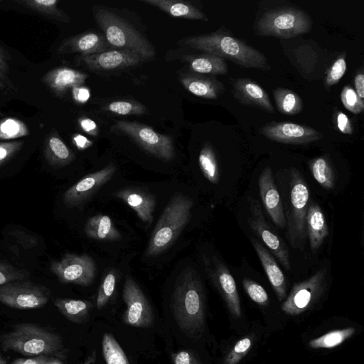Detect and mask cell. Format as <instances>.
I'll use <instances>...</instances> for the list:
<instances>
[{
	"mask_svg": "<svg viewBox=\"0 0 364 364\" xmlns=\"http://www.w3.org/2000/svg\"><path fill=\"white\" fill-rule=\"evenodd\" d=\"M142 2L156 6L171 16L207 21V16L198 9L186 1L178 0H141Z\"/></svg>",
	"mask_w": 364,
	"mask_h": 364,
	"instance_id": "4316f807",
	"label": "cell"
},
{
	"mask_svg": "<svg viewBox=\"0 0 364 364\" xmlns=\"http://www.w3.org/2000/svg\"><path fill=\"white\" fill-rule=\"evenodd\" d=\"M72 94L75 101L78 103L86 102L90 96L89 90L82 85L73 87Z\"/></svg>",
	"mask_w": 364,
	"mask_h": 364,
	"instance_id": "816d5d0a",
	"label": "cell"
},
{
	"mask_svg": "<svg viewBox=\"0 0 364 364\" xmlns=\"http://www.w3.org/2000/svg\"><path fill=\"white\" fill-rule=\"evenodd\" d=\"M122 298L126 304L122 319L126 324L134 327L146 328L153 323L151 307L141 288L129 277H126Z\"/></svg>",
	"mask_w": 364,
	"mask_h": 364,
	"instance_id": "4fadbf2b",
	"label": "cell"
},
{
	"mask_svg": "<svg viewBox=\"0 0 364 364\" xmlns=\"http://www.w3.org/2000/svg\"><path fill=\"white\" fill-rule=\"evenodd\" d=\"M309 191L301 173L291 169L290 211L288 213L287 238L294 248L302 249L306 237V218Z\"/></svg>",
	"mask_w": 364,
	"mask_h": 364,
	"instance_id": "52a82bcc",
	"label": "cell"
},
{
	"mask_svg": "<svg viewBox=\"0 0 364 364\" xmlns=\"http://www.w3.org/2000/svg\"><path fill=\"white\" fill-rule=\"evenodd\" d=\"M206 272L223 296L229 311L236 318L242 315L239 294L235 281L227 266L215 257H203Z\"/></svg>",
	"mask_w": 364,
	"mask_h": 364,
	"instance_id": "5bb4252c",
	"label": "cell"
},
{
	"mask_svg": "<svg viewBox=\"0 0 364 364\" xmlns=\"http://www.w3.org/2000/svg\"><path fill=\"white\" fill-rule=\"evenodd\" d=\"M118 274L117 270L109 269L100 286L96 305L98 309H102L112 296L117 284Z\"/></svg>",
	"mask_w": 364,
	"mask_h": 364,
	"instance_id": "74e56055",
	"label": "cell"
},
{
	"mask_svg": "<svg viewBox=\"0 0 364 364\" xmlns=\"http://www.w3.org/2000/svg\"><path fill=\"white\" fill-rule=\"evenodd\" d=\"M259 194L264 207L273 223L284 228L287 225L280 195L274 183L272 168L265 167L259 177Z\"/></svg>",
	"mask_w": 364,
	"mask_h": 364,
	"instance_id": "ac0fdd59",
	"label": "cell"
},
{
	"mask_svg": "<svg viewBox=\"0 0 364 364\" xmlns=\"http://www.w3.org/2000/svg\"><path fill=\"white\" fill-rule=\"evenodd\" d=\"M50 271L62 283L90 286L95 279L96 264L87 254L67 253L60 260L53 261Z\"/></svg>",
	"mask_w": 364,
	"mask_h": 364,
	"instance_id": "8fae6325",
	"label": "cell"
},
{
	"mask_svg": "<svg viewBox=\"0 0 364 364\" xmlns=\"http://www.w3.org/2000/svg\"><path fill=\"white\" fill-rule=\"evenodd\" d=\"M327 272V269L323 267L309 279L294 284L282 305L283 311L296 316L311 307L324 291Z\"/></svg>",
	"mask_w": 364,
	"mask_h": 364,
	"instance_id": "30bf717a",
	"label": "cell"
},
{
	"mask_svg": "<svg viewBox=\"0 0 364 364\" xmlns=\"http://www.w3.org/2000/svg\"><path fill=\"white\" fill-rule=\"evenodd\" d=\"M112 129L127 135L145 151L160 159L170 161L176 156L171 138L156 132L147 124L120 120Z\"/></svg>",
	"mask_w": 364,
	"mask_h": 364,
	"instance_id": "ba28073f",
	"label": "cell"
},
{
	"mask_svg": "<svg viewBox=\"0 0 364 364\" xmlns=\"http://www.w3.org/2000/svg\"><path fill=\"white\" fill-rule=\"evenodd\" d=\"M85 232L88 237L97 240L116 241L121 238V234L114 226L112 219L102 214L87 219Z\"/></svg>",
	"mask_w": 364,
	"mask_h": 364,
	"instance_id": "83f0119b",
	"label": "cell"
},
{
	"mask_svg": "<svg viewBox=\"0 0 364 364\" xmlns=\"http://www.w3.org/2000/svg\"><path fill=\"white\" fill-rule=\"evenodd\" d=\"M107 110L120 115L143 114L147 111L142 104L131 100H117L109 103Z\"/></svg>",
	"mask_w": 364,
	"mask_h": 364,
	"instance_id": "f35d334b",
	"label": "cell"
},
{
	"mask_svg": "<svg viewBox=\"0 0 364 364\" xmlns=\"http://www.w3.org/2000/svg\"><path fill=\"white\" fill-rule=\"evenodd\" d=\"M18 3L48 18L63 22L70 21L69 16L58 8V0H25Z\"/></svg>",
	"mask_w": 364,
	"mask_h": 364,
	"instance_id": "d6a6232c",
	"label": "cell"
},
{
	"mask_svg": "<svg viewBox=\"0 0 364 364\" xmlns=\"http://www.w3.org/2000/svg\"><path fill=\"white\" fill-rule=\"evenodd\" d=\"M306 235L309 239L311 250H317L329 234L324 213L320 205L311 202L308 205L306 218Z\"/></svg>",
	"mask_w": 364,
	"mask_h": 364,
	"instance_id": "d4e9b609",
	"label": "cell"
},
{
	"mask_svg": "<svg viewBox=\"0 0 364 364\" xmlns=\"http://www.w3.org/2000/svg\"><path fill=\"white\" fill-rule=\"evenodd\" d=\"M29 129L21 120L6 117L0 120V140H10L28 136Z\"/></svg>",
	"mask_w": 364,
	"mask_h": 364,
	"instance_id": "8d00e7d4",
	"label": "cell"
},
{
	"mask_svg": "<svg viewBox=\"0 0 364 364\" xmlns=\"http://www.w3.org/2000/svg\"><path fill=\"white\" fill-rule=\"evenodd\" d=\"M251 242L278 299L282 301L287 289L284 274L269 251L257 239L252 237Z\"/></svg>",
	"mask_w": 364,
	"mask_h": 364,
	"instance_id": "7402d4cb",
	"label": "cell"
},
{
	"mask_svg": "<svg viewBox=\"0 0 364 364\" xmlns=\"http://www.w3.org/2000/svg\"><path fill=\"white\" fill-rule=\"evenodd\" d=\"M133 210L144 223H151L156 205L155 198L151 193L134 188H122L113 193Z\"/></svg>",
	"mask_w": 364,
	"mask_h": 364,
	"instance_id": "603a6c76",
	"label": "cell"
},
{
	"mask_svg": "<svg viewBox=\"0 0 364 364\" xmlns=\"http://www.w3.org/2000/svg\"><path fill=\"white\" fill-rule=\"evenodd\" d=\"M23 144L22 141L0 142V166L18 152Z\"/></svg>",
	"mask_w": 364,
	"mask_h": 364,
	"instance_id": "bcb514c9",
	"label": "cell"
},
{
	"mask_svg": "<svg viewBox=\"0 0 364 364\" xmlns=\"http://www.w3.org/2000/svg\"><path fill=\"white\" fill-rule=\"evenodd\" d=\"M336 124L339 131L346 134H352L353 127L348 117L342 112L336 114Z\"/></svg>",
	"mask_w": 364,
	"mask_h": 364,
	"instance_id": "681fc988",
	"label": "cell"
},
{
	"mask_svg": "<svg viewBox=\"0 0 364 364\" xmlns=\"http://www.w3.org/2000/svg\"><path fill=\"white\" fill-rule=\"evenodd\" d=\"M1 2V1L0 0V3Z\"/></svg>",
	"mask_w": 364,
	"mask_h": 364,
	"instance_id": "680465c9",
	"label": "cell"
},
{
	"mask_svg": "<svg viewBox=\"0 0 364 364\" xmlns=\"http://www.w3.org/2000/svg\"><path fill=\"white\" fill-rule=\"evenodd\" d=\"M355 330L353 327L331 331L318 338L311 339L309 346L314 349L333 348L351 337Z\"/></svg>",
	"mask_w": 364,
	"mask_h": 364,
	"instance_id": "e575fe53",
	"label": "cell"
},
{
	"mask_svg": "<svg viewBox=\"0 0 364 364\" xmlns=\"http://www.w3.org/2000/svg\"><path fill=\"white\" fill-rule=\"evenodd\" d=\"M78 122L81 129L86 133L92 136H97L98 134L99 131L97 126L91 119L83 117L80 118Z\"/></svg>",
	"mask_w": 364,
	"mask_h": 364,
	"instance_id": "f5cc1de1",
	"label": "cell"
},
{
	"mask_svg": "<svg viewBox=\"0 0 364 364\" xmlns=\"http://www.w3.org/2000/svg\"><path fill=\"white\" fill-rule=\"evenodd\" d=\"M50 291L43 285L19 280L0 286V302L16 309L41 308L49 300Z\"/></svg>",
	"mask_w": 364,
	"mask_h": 364,
	"instance_id": "9c48e42d",
	"label": "cell"
},
{
	"mask_svg": "<svg viewBox=\"0 0 364 364\" xmlns=\"http://www.w3.org/2000/svg\"><path fill=\"white\" fill-rule=\"evenodd\" d=\"M102 350L106 364H130L128 358L112 334L104 333Z\"/></svg>",
	"mask_w": 364,
	"mask_h": 364,
	"instance_id": "d590c367",
	"label": "cell"
},
{
	"mask_svg": "<svg viewBox=\"0 0 364 364\" xmlns=\"http://www.w3.org/2000/svg\"><path fill=\"white\" fill-rule=\"evenodd\" d=\"M8 55L6 51L0 46V90L12 92L14 86L9 77Z\"/></svg>",
	"mask_w": 364,
	"mask_h": 364,
	"instance_id": "f6af8a7d",
	"label": "cell"
},
{
	"mask_svg": "<svg viewBox=\"0 0 364 364\" xmlns=\"http://www.w3.org/2000/svg\"><path fill=\"white\" fill-rule=\"evenodd\" d=\"M190 70L196 73L209 75H225L228 66L224 58L210 53L198 55H186Z\"/></svg>",
	"mask_w": 364,
	"mask_h": 364,
	"instance_id": "f1b7e54d",
	"label": "cell"
},
{
	"mask_svg": "<svg viewBox=\"0 0 364 364\" xmlns=\"http://www.w3.org/2000/svg\"><path fill=\"white\" fill-rule=\"evenodd\" d=\"M171 306L181 330L192 338H199L205 327V294L201 279L192 267H186L178 277Z\"/></svg>",
	"mask_w": 364,
	"mask_h": 364,
	"instance_id": "6da1fadb",
	"label": "cell"
},
{
	"mask_svg": "<svg viewBox=\"0 0 364 364\" xmlns=\"http://www.w3.org/2000/svg\"><path fill=\"white\" fill-rule=\"evenodd\" d=\"M259 132L272 141L288 144H310L323 137L314 128L291 122H271L260 127Z\"/></svg>",
	"mask_w": 364,
	"mask_h": 364,
	"instance_id": "9a60e30c",
	"label": "cell"
},
{
	"mask_svg": "<svg viewBox=\"0 0 364 364\" xmlns=\"http://www.w3.org/2000/svg\"><path fill=\"white\" fill-rule=\"evenodd\" d=\"M250 215L247 221L252 231L279 259L287 271L291 269L289 249L283 240L272 229L258 200L249 198Z\"/></svg>",
	"mask_w": 364,
	"mask_h": 364,
	"instance_id": "7c38bea8",
	"label": "cell"
},
{
	"mask_svg": "<svg viewBox=\"0 0 364 364\" xmlns=\"http://www.w3.org/2000/svg\"><path fill=\"white\" fill-rule=\"evenodd\" d=\"M87 77L85 73L63 66L46 73L42 81L57 96L62 97L69 89L82 86Z\"/></svg>",
	"mask_w": 364,
	"mask_h": 364,
	"instance_id": "44dd1931",
	"label": "cell"
},
{
	"mask_svg": "<svg viewBox=\"0 0 364 364\" xmlns=\"http://www.w3.org/2000/svg\"><path fill=\"white\" fill-rule=\"evenodd\" d=\"M73 141L75 146L79 150H84L89 148L92 144V141L89 140L85 136L77 134L73 136Z\"/></svg>",
	"mask_w": 364,
	"mask_h": 364,
	"instance_id": "db71d44e",
	"label": "cell"
},
{
	"mask_svg": "<svg viewBox=\"0 0 364 364\" xmlns=\"http://www.w3.org/2000/svg\"><path fill=\"white\" fill-rule=\"evenodd\" d=\"M180 81L189 92L205 99H217L225 91L224 85L212 77L188 74L182 75Z\"/></svg>",
	"mask_w": 364,
	"mask_h": 364,
	"instance_id": "cb8c5ba5",
	"label": "cell"
},
{
	"mask_svg": "<svg viewBox=\"0 0 364 364\" xmlns=\"http://www.w3.org/2000/svg\"><path fill=\"white\" fill-rule=\"evenodd\" d=\"M199 166L203 176L212 183L219 181V168L217 158L212 146L205 143L198 156Z\"/></svg>",
	"mask_w": 364,
	"mask_h": 364,
	"instance_id": "836d02e7",
	"label": "cell"
},
{
	"mask_svg": "<svg viewBox=\"0 0 364 364\" xmlns=\"http://www.w3.org/2000/svg\"><path fill=\"white\" fill-rule=\"evenodd\" d=\"M28 277V272L26 269H18L0 261V286L23 280Z\"/></svg>",
	"mask_w": 364,
	"mask_h": 364,
	"instance_id": "b9f144b4",
	"label": "cell"
},
{
	"mask_svg": "<svg viewBox=\"0 0 364 364\" xmlns=\"http://www.w3.org/2000/svg\"><path fill=\"white\" fill-rule=\"evenodd\" d=\"M183 41L188 47L228 59L243 68L270 70L268 60L262 52L220 31L188 37Z\"/></svg>",
	"mask_w": 364,
	"mask_h": 364,
	"instance_id": "3957f363",
	"label": "cell"
},
{
	"mask_svg": "<svg viewBox=\"0 0 364 364\" xmlns=\"http://www.w3.org/2000/svg\"><path fill=\"white\" fill-rule=\"evenodd\" d=\"M309 166L315 180L324 188L332 189L335 184V174L329 160L319 156L309 161Z\"/></svg>",
	"mask_w": 364,
	"mask_h": 364,
	"instance_id": "1f68e13d",
	"label": "cell"
},
{
	"mask_svg": "<svg viewBox=\"0 0 364 364\" xmlns=\"http://www.w3.org/2000/svg\"><path fill=\"white\" fill-rule=\"evenodd\" d=\"M112 48L104 34L85 32L65 39L57 49L58 54L78 53L88 55L109 50Z\"/></svg>",
	"mask_w": 364,
	"mask_h": 364,
	"instance_id": "ffe728a7",
	"label": "cell"
},
{
	"mask_svg": "<svg viewBox=\"0 0 364 364\" xmlns=\"http://www.w3.org/2000/svg\"><path fill=\"white\" fill-rule=\"evenodd\" d=\"M1 348L4 352L13 351L24 356H49L65 360L68 349L62 337L33 323H20L0 336Z\"/></svg>",
	"mask_w": 364,
	"mask_h": 364,
	"instance_id": "7a4b0ae2",
	"label": "cell"
},
{
	"mask_svg": "<svg viewBox=\"0 0 364 364\" xmlns=\"http://www.w3.org/2000/svg\"><path fill=\"white\" fill-rule=\"evenodd\" d=\"M341 100L345 107L350 112L358 114L364 110L363 100L359 97L355 90L346 85L341 93Z\"/></svg>",
	"mask_w": 364,
	"mask_h": 364,
	"instance_id": "ab89813d",
	"label": "cell"
},
{
	"mask_svg": "<svg viewBox=\"0 0 364 364\" xmlns=\"http://www.w3.org/2000/svg\"><path fill=\"white\" fill-rule=\"evenodd\" d=\"M43 154L48 164L56 167L69 164L75 157L55 131L45 138Z\"/></svg>",
	"mask_w": 364,
	"mask_h": 364,
	"instance_id": "484cf974",
	"label": "cell"
},
{
	"mask_svg": "<svg viewBox=\"0 0 364 364\" xmlns=\"http://www.w3.org/2000/svg\"><path fill=\"white\" fill-rule=\"evenodd\" d=\"M347 69L346 55H340L331 65L327 71L324 84L326 87H331L337 84L344 75Z\"/></svg>",
	"mask_w": 364,
	"mask_h": 364,
	"instance_id": "7bdbcfd3",
	"label": "cell"
},
{
	"mask_svg": "<svg viewBox=\"0 0 364 364\" xmlns=\"http://www.w3.org/2000/svg\"><path fill=\"white\" fill-rule=\"evenodd\" d=\"M9 364H63L62 360L49 356H36V357H30L27 358H18L14 360Z\"/></svg>",
	"mask_w": 364,
	"mask_h": 364,
	"instance_id": "7dc6e473",
	"label": "cell"
},
{
	"mask_svg": "<svg viewBox=\"0 0 364 364\" xmlns=\"http://www.w3.org/2000/svg\"><path fill=\"white\" fill-rule=\"evenodd\" d=\"M311 28L309 16L304 11L282 7L264 12L255 28L258 35L289 38L309 32Z\"/></svg>",
	"mask_w": 364,
	"mask_h": 364,
	"instance_id": "8992f818",
	"label": "cell"
},
{
	"mask_svg": "<svg viewBox=\"0 0 364 364\" xmlns=\"http://www.w3.org/2000/svg\"><path fill=\"white\" fill-rule=\"evenodd\" d=\"M97 353L95 350H94L91 354L87 358L84 363L80 364H94L96 361Z\"/></svg>",
	"mask_w": 364,
	"mask_h": 364,
	"instance_id": "9f6ffc18",
	"label": "cell"
},
{
	"mask_svg": "<svg viewBox=\"0 0 364 364\" xmlns=\"http://www.w3.org/2000/svg\"><path fill=\"white\" fill-rule=\"evenodd\" d=\"M242 284L246 293L253 301L262 306L268 304V294L261 285L249 279H244Z\"/></svg>",
	"mask_w": 364,
	"mask_h": 364,
	"instance_id": "ee69618b",
	"label": "cell"
},
{
	"mask_svg": "<svg viewBox=\"0 0 364 364\" xmlns=\"http://www.w3.org/2000/svg\"><path fill=\"white\" fill-rule=\"evenodd\" d=\"M54 305L68 320L77 323L85 321L92 309L90 301L81 299L58 298Z\"/></svg>",
	"mask_w": 364,
	"mask_h": 364,
	"instance_id": "f546056e",
	"label": "cell"
},
{
	"mask_svg": "<svg viewBox=\"0 0 364 364\" xmlns=\"http://www.w3.org/2000/svg\"><path fill=\"white\" fill-rule=\"evenodd\" d=\"M230 82L232 93L240 103L257 107L269 113L275 112L268 93L252 80L236 78Z\"/></svg>",
	"mask_w": 364,
	"mask_h": 364,
	"instance_id": "d6986e66",
	"label": "cell"
},
{
	"mask_svg": "<svg viewBox=\"0 0 364 364\" xmlns=\"http://www.w3.org/2000/svg\"><path fill=\"white\" fill-rule=\"evenodd\" d=\"M116 169L114 164H109L100 171L86 175L65 192L64 203L68 206L82 204L111 179Z\"/></svg>",
	"mask_w": 364,
	"mask_h": 364,
	"instance_id": "2e32d148",
	"label": "cell"
},
{
	"mask_svg": "<svg viewBox=\"0 0 364 364\" xmlns=\"http://www.w3.org/2000/svg\"><path fill=\"white\" fill-rule=\"evenodd\" d=\"M355 91L360 98H364V74L361 71L358 73L354 78Z\"/></svg>",
	"mask_w": 364,
	"mask_h": 364,
	"instance_id": "11a10c76",
	"label": "cell"
},
{
	"mask_svg": "<svg viewBox=\"0 0 364 364\" xmlns=\"http://www.w3.org/2000/svg\"><path fill=\"white\" fill-rule=\"evenodd\" d=\"M81 60L91 70H109L133 66L145 59L135 52L117 49L82 55Z\"/></svg>",
	"mask_w": 364,
	"mask_h": 364,
	"instance_id": "e0dca14e",
	"label": "cell"
},
{
	"mask_svg": "<svg viewBox=\"0 0 364 364\" xmlns=\"http://www.w3.org/2000/svg\"><path fill=\"white\" fill-rule=\"evenodd\" d=\"M252 343V336L239 340L226 355L223 364H237L250 351Z\"/></svg>",
	"mask_w": 364,
	"mask_h": 364,
	"instance_id": "60d3db41",
	"label": "cell"
},
{
	"mask_svg": "<svg viewBox=\"0 0 364 364\" xmlns=\"http://www.w3.org/2000/svg\"><path fill=\"white\" fill-rule=\"evenodd\" d=\"M193 206V200L181 193L171 198L151 235L146 255H158L175 241L190 220Z\"/></svg>",
	"mask_w": 364,
	"mask_h": 364,
	"instance_id": "277c9868",
	"label": "cell"
},
{
	"mask_svg": "<svg viewBox=\"0 0 364 364\" xmlns=\"http://www.w3.org/2000/svg\"><path fill=\"white\" fill-rule=\"evenodd\" d=\"M94 17L112 48L135 52L144 59L154 55L155 51L151 44L120 16L99 8L95 11Z\"/></svg>",
	"mask_w": 364,
	"mask_h": 364,
	"instance_id": "5b68a950",
	"label": "cell"
},
{
	"mask_svg": "<svg viewBox=\"0 0 364 364\" xmlns=\"http://www.w3.org/2000/svg\"><path fill=\"white\" fill-rule=\"evenodd\" d=\"M173 364H200L195 355L187 350H179L171 354Z\"/></svg>",
	"mask_w": 364,
	"mask_h": 364,
	"instance_id": "c3c4849f",
	"label": "cell"
},
{
	"mask_svg": "<svg viewBox=\"0 0 364 364\" xmlns=\"http://www.w3.org/2000/svg\"><path fill=\"white\" fill-rule=\"evenodd\" d=\"M0 364H7L6 360L0 353Z\"/></svg>",
	"mask_w": 364,
	"mask_h": 364,
	"instance_id": "6f0895ef",
	"label": "cell"
},
{
	"mask_svg": "<svg viewBox=\"0 0 364 364\" xmlns=\"http://www.w3.org/2000/svg\"><path fill=\"white\" fill-rule=\"evenodd\" d=\"M12 237H15L18 242L27 248H31L37 245L38 241L35 237L31 236L19 230H15L11 232Z\"/></svg>",
	"mask_w": 364,
	"mask_h": 364,
	"instance_id": "f907efd6",
	"label": "cell"
},
{
	"mask_svg": "<svg viewBox=\"0 0 364 364\" xmlns=\"http://www.w3.org/2000/svg\"><path fill=\"white\" fill-rule=\"evenodd\" d=\"M278 111L286 115H294L303 109V102L300 96L294 91L277 87L273 91Z\"/></svg>",
	"mask_w": 364,
	"mask_h": 364,
	"instance_id": "4dcf8cb0",
	"label": "cell"
}]
</instances>
